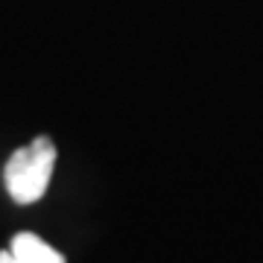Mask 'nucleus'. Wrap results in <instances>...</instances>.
<instances>
[{
	"instance_id": "1",
	"label": "nucleus",
	"mask_w": 263,
	"mask_h": 263,
	"mask_svg": "<svg viewBox=\"0 0 263 263\" xmlns=\"http://www.w3.org/2000/svg\"><path fill=\"white\" fill-rule=\"evenodd\" d=\"M53 170H56V146L50 138L41 135L9 155L3 167V181L18 205H32L47 193Z\"/></svg>"
},
{
	"instance_id": "3",
	"label": "nucleus",
	"mask_w": 263,
	"mask_h": 263,
	"mask_svg": "<svg viewBox=\"0 0 263 263\" xmlns=\"http://www.w3.org/2000/svg\"><path fill=\"white\" fill-rule=\"evenodd\" d=\"M0 263H18V260H15V254L6 249V252H0Z\"/></svg>"
},
{
	"instance_id": "2",
	"label": "nucleus",
	"mask_w": 263,
	"mask_h": 263,
	"mask_svg": "<svg viewBox=\"0 0 263 263\" xmlns=\"http://www.w3.org/2000/svg\"><path fill=\"white\" fill-rule=\"evenodd\" d=\"M9 252L15 254L18 263H65V254L56 252L50 243H44L38 234H29V231H21V234L12 237Z\"/></svg>"
}]
</instances>
